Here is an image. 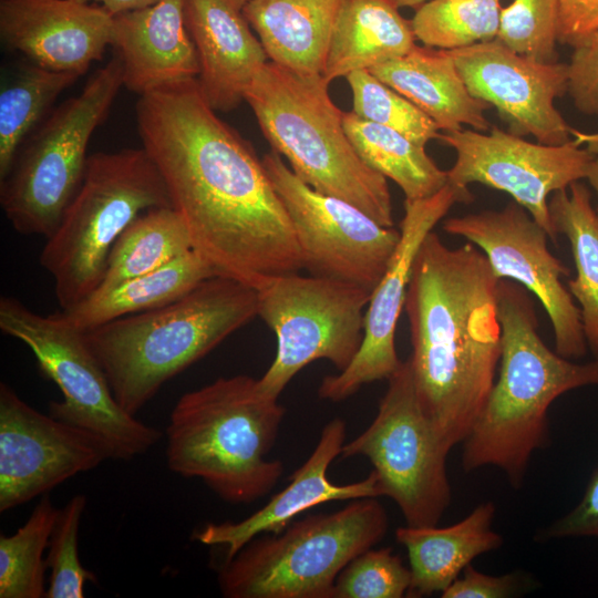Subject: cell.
Here are the masks:
<instances>
[{
    "label": "cell",
    "mask_w": 598,
    "mask_h": 598,
    "mask_svg": "<svg viewBox=\"0 0 598 598\" xmlns=\"http://www.w3.org/2000/svg\"><path fill=\"white\" fill-rule=\"evenodd\" d=\"M142 147L195 250L218 276L256 290L303 269L289 215L254 148L204 97L197 79L138 97Z\"/></svg>",
    "instance_id": "obj_1"
},
{
    "label": "cell",
    "mask_w": 598,
    "mask_h": 598,
    "mask_svg": "<svg viewBox=\"0 0 598 598\" xmlns=\"http://www.w3.org/2000/svg\"><path fill=\"white\" fill-rule=\"evenodd\" d=\"M499 280L475 245L452 248L434 231L414 259L404 302L408 359L421 408L448 452L468 434L496 380Z\"/></svg>",
    "instance_id": "obj_2"
},
{
    "label": "cell",
    "mask_w": 598,
    "mask_h": 598,
    "mask_svg": "<svg viewBox=\"0 0 598 598\" xmlns=\"http://www.w3.org/2000/svg\"><path fill=\"white\" fill-rule=\"evenodd\" d=\"M497 316L498 378L462 442V467L495 466L518 488L534 452L548 443L550 405L566 392L598 385V359L577 363L550 350L530 292L515 281L499 280Z\"/></svg>",
    "instance_id": "obj_3"
},
{
    "label": "cell",
    "mask_w": 598,
    "mask_h": 598,
    "mask_svg": "<svg viewBox=\"0 0 598 598\" xmlns=\"http://www.w3.org/2000/svg\"><path fill=\"white\" fill-rule=\"evenodd\" d=\"M258 316V291L215 276L159 308L85 331L118 404L136 413L164 383Z\"/></svg>",
    "instance_id": "obj_4"
},
{
    "label": "cell",
    "mask_w": 598,
    "mask_h": 598,
    "mask_svg": "<svg viewBox=\"0 0 598 598\" xmlns=\"http://www.w3.org/2000/svg\"><path fill=\"white\" fill-rule=\"evenodd\" d=\"M286 410L245 374L218 378L183 394L169 415V470L202 480L218 497L248 504L270 493L283 473L269 460Z\"/></svg>",
    "instance_id": "obj_5"
},
{
    "label": "cell",
    "mask_w": 598,
    "mask_h": 598,
    "mask_svg": "<svg viewBox=\"0 0 598 598\" xmlns=\"http://www.w3.org/2000/svg\"><path fill=\"white\" fill-rule=\"evenodd\" d=\"M320 76H303L271 61L245 93L272 151L313 189L346 200L377 223L394 227L386 178L369 167L354 150L343 113Z\"/></svg>",
    "instance_id": "obj_6"
},
{
    "label": "cell",
    "mask_w": 598,
    "mask_h": 598,
    "mask_svg": "<svg viewBox=\"0 0 598 598\" xmlns=\"http://www.w3.org/2000/svg\"><path fill=\"white\" fill-rule=\"evenodd\" d=\"M162 206H172L168 190L143 147L89 155L81 185L40 254L62 310L96 291L121 234Z\"/></svg>",
    "instance_id": "obj_7"
},
{
    "label": "cell",
    "mask_w": 598,
    "mask_h": 598,
    "mask_svg": "<svg viewBox=\"0 0 598 598\" xmlns=\"http://www.w3.org/2000/svg\"><path fill=\"white\" fill-rule=\"evenodd\" d=\"M377 497L309 515L278 534L256 536L218 570L226 598H333L336 580L385 536L389 517Z\"/></svg>",
    "instance_id": "obj_8"
},
{
    "label": "cell",
    "mask_w": 598,
    "mask_h": 598,
    "mask_svg": "<svg viewBox=\"0 0 598 598\" xmlns=\"http://www.w3.org/2000/svg\"><path fill=\"white\" fill-rule=\"evenodd\" d=\"M122 86V61L114 54L22 145L0 184V204L16 231L44 238L53 233L81 185L91 136Z\"/></svg>",
    "instance_id": "obj_9"
},
{
    "label": "cell",
    "mask_w": 598,
    "mask_h": 598,
    "mask_svg": "<svg viewBox=\"0 0 598 598\" xmlns=\"http://www.w3.org/2000/svg\"><path fill=\"white\" fill-rule=\"evenodd\" d=\"M0 329L24 343L61 390L62 401H51L49 414L97 437L112 460L130 461L161 440L159 430L118 404L85 331L63 311L41 315L17 298L1 297Z\"/></svg>",
    "instance_id": "obj_10"
},
{
    "label": "cell",
    "mask_w": 598,
    "mask_h": 598,
    "mask_svg": "<svg viewBox=\"0 0 598 598\" xmlns=\"http://www.w3.org/2000/svg\"><path fill=\"white\" fill-rule=\"evenodd\" d=\"M258 291V316L275 332V359L258 388L278 400L293 377L324 359L343 371L363 339L364 308L371 291L348 282L301 276H275Z\"/></svg>",
    "instance_id": "obj_11"
},
{
    "label": "cell",
    "mask_w": 598,
    "mask_h": 598,
    "mask_svg": "<svg viewBox=\"0 0 598 598\" xmlns=\"http://www.w3.org/2000/svg\"><path fill=\"white\" fill-rule=\"evenodd\" d=\"M443 446L417 399L409 359L388 379L371 424L344 443L343 458L364 456L382 496L400 508L406 525H437L452 501Z\"/></svg>",
    "instance_id": "obj_12"
},
{
    "label": "cell",
    "mask_w": 598,
    "mask_h": 598,
    "mask_svg": "<svg viewBox=\"0 0 598 598\" xmlns=\"http://www.w3.org/2000/svg\"><path fill=\"white\" fill-rule=\"evenodd\" d=\"M261 161L291 220L303 269L373 292L399 244L400 229L313 189L275 151Z\"/></svg>",
    "instance_id": "obj_13"
},
{
    "label": "cell",
    "mask_w": 598,
    "mask_h": 598,
    "mask_svg": "<svg viewBox=\"0 0 598 598\" xmlns=\"http://www.w3.org/2000/svg\"><path fill=\"white\" fill-rule=\"evenodd\" d=\"M443 230L486 256L495 276L523 286L542 303L554 331L555 350L567 359L586 355L581 317L563 278L569 268L548 248V233L516 202L499 210L447 218Z\"/></svg>",
    "instance_id": "obj_14"
},
{
    "label": "cell",
    "mask_w": 598,
    "mask_h": 598,
    "mask_svg": "<svg viewBox=\"0 0 598 598\" xmlns=\"http://www.w3.org/2000/svg\"><path fill=\"white\" fill-rule=\"evenodd\" d=\"M437 140L456 154L447 182L461 187L477 183L507 193L556 241L550 196L586 178L595 157L573 138L561 145L533 143L493 126L440 133Z\"/></svg>",
    "instance_id": "obj_15"
},
{
    "label": "cell",
    "mask_w": 598,
    "mask_h": 598,
    "mask_svg": "<svg viewBox=\"0 0 598 598\" xmlns=\"http://www.w3.org/2000/svg\"><path fill=\"white\" fill-rule=\"evenodd\" d=\"M473 199L468 187L447 184L434 195L404 200L400 240L388 268L373 290L364 313L363 339L352 362L337 374L322 379L318 395L341 402L364 384L388 380L400 367L395 348L398 321L406 298L416 254L434 226L457 203Z\"/></svg>",
    "instance_id": "obj_16"
},
{
    "label": "cell",
    "mask_w": 598,
    "mask_h": 598,
    "mask_svg": "<svg viewBox=\"0 0 598 598\" xmlns=\"http://www.w3.org/2000/svg\"><path fill=\"white\" fill-rule=\"evenodd\" d=\"M111 458L89 432L44 414L0 383V512L48 494Z\"/></svg>",
    "instance_id": "obj_17"
},
{
    "label": "cell",
    "mask_w": 598,
    "mask_h": 598,
    "mask_svg": "<svg viewBox=\"0 0 598 598\" xmlns=\"http://www.w3.org/2000/svg\"><path fill=\"white\" fill-rule=\"evenodd\" d=\"M448 51L470 93L495 107L508 132L546 145L573 140L554 104L567 93L566 63L536 61L497 39Z\"/></svg>",
    "instance_id": "obj_18"
},
{
    "label": "cell",
    "mask_w": 598,
    "mask_h": 598,
    "mask_svg": "<svg viewBox=\"0 0 598 598\" xmlns=\"http://www.w3.org/2000/svg\"><path fill=\"white\" fill-rule=\"evenodd\" d=\"M113 16L79 0H0V37L31 63L81 76L112 43Z\"/></svg>",
    "instance_id": "obj_19"
},
{
    "label": "cell",
    "mask_w": 598,
    "mask_h": 598,
    "mask_svg": "<svg viewBox=\"0 0 598 598\" xmlns=\"http://www.w3.org/2000/svg\"><path fill=\"white\" fill-rule=\"evenodd\" d=\"M346 422L336 417L328 422L320 439L306 460L292 474L290 483L270 501L239 522L208 523L194 532L193 539L204 545L226 547V559L234 557L254 537L282 532L299 515L332 501H353L382 496L372 471L364 480L338 485L327 473L346 443Z\"/></svg>",
    "instance_id": "obj_20"
},
{
    "label": "cell",
    "mask_w": 598,
    "mask_h": 598,
    "mask_svg": "<svg viewBox=\"0 0 598 598\" xmlns=\"http://www.w3.org/2000/svg\"><path fill=\"white\" fill-rule=\"evenodd\" d=\"M111 47L122 61L123 86L138 96L198 78L184 0H161L113 16Z\"/></svg>",
    "instance_id": "obj_21"
},
{
    "label": "cell",
    "mask_w": 598,
    "mask_h": 598,
    "mask_svg": "<svg viewBox=\"0 0 598 598\" xmlns=\"http://www.w3.org/2000/svg\"><path fill=\"white\" fill-rule=\"evenodd\" d=\"M185 20L195 45L197 82L208 104L229 112L245 101L257 72L269 61L241 10L225 0H184Z\"/></svg>",
    "instance_id": "obj_22"
},
{
    "label": "cell",
    "mask_w": 598,
    "mask_h": 598,
    "mask_svg": "<svg viewBox=\"0 0 598 598\" xmlns=\"http://www.w3.org/2000/svg\"><path fill=\"white\" fill-rule=\"evenodd\" d=\"M380 81L406 97L445 132L467 125L489 131L485 111L492 106L467 90L448 50L414 47L405 54L369 70Z\"/></svg>",
    "instance_id": "obj_23"
},
{
    "label": "cell",
    "mask_w": 598,
    "mask_h": 598,
    "mask_svg": "<svg viewBox=\"0 0 598 598\" xmlns=\"http://www.w3.org/2000/svg\"><path fill=\"white\" fill-rule=\"evenodd\" d=\"M495 505L484 502L462 520L446 526H402L395 539L406 548L411 570L408 597L443 592L477 556L498 549L503 538L492 529Z\"/></svg>",
    "instance_id": "obj_24"
},
{
    "label": "cell",
    "mask_w": 598,
    "mask_h": 598,
    "mask_svg": "<svg viewBox=\"0 0 598 598\" xmlns=\"http://www.w3.org/2000/svg\"><path fill=\"white\" fill-rule=\"evenodd\" d=\"M342 0H248L241 12L269 61L303 76H320Z\"/></svg>",
    "instance_id": "obj_25"
},
{
    "label": "cell",
    "mask_w": 598,
    "mask_h": 598,
    "mask_svg": "<svg viewBox=\"0 0 598 598\" xmlns=\"http://www.w3.org/2000/svg\"><path fill=\"white\" fill-rule=\"evenodd\" d=\"M411 22L390 0H342L321 76L329 84L409 52L415 43Z\"/></svg>",
    "instance_id": "obj_26"
},
{
    "label": "cell",
    "mask_w": 598,
    "mask_h": 598,
    "mask_svg": "<svg viewBox=\"0 0 598 598\" xmlns=\"http://www.w3.org/2000/svg\"><path fill=\"white\" fill-rule=\"evenodd\" d=\"M216 270L195 250L118 286L94 292L78 305L61 310L78 328L87 331L112 320L150 311L190 292Z\"/></svg>",
    "instance_id": "obj_27"
},
{
    "label": "cell",
    "mask_w": 598,
    "mask_h": 598,
    "mask_svg": "<svg viewBox=\"0 0 598 598\" xmlns=\"http://www.w3.org/2000/svg\"><path fill=\"white\" fill-rule=\"evenodd\" d=\"M557 235H565L573 254L576 277L568 290L580 311L588 349L598 359V215L589 188L579 182L554 193L548 202Z\"/></svg>",
    "instance_id": "obj_28"
},
{
    "label": "cell",
    "mask_w": 598,
    "mask_h": 598,
    "mask_svg": "<svg viewBox=\"0 0 598 598\" xmlns=\"http://www.w3.org/2000/svg\"><path fill=\"white\" fill-rule=\"evenodd\" d=\"M344 130L354 150L372 169L392 179L405 199L426 198L447 184L441 169L421 146L398 131L343 113Z\"/></svg>",
    "instance_id": "obj_29"
},
{
    "label": "cell",
    "mask_w": 598,
    "mask_h": 598,
    "mask_svg": "<svg viewBox=\"0 0 598 598\" xmlns=\"http://www.w3.org/2000/svg\"><path fill=\"white\" fill-rule=\"evenodd\" d=\"M190 250V236L178 213L172 206L150 208L113 245L95 292L153 271Z\"/></svg>",
    "instance_id": "obj_30"
},
{
    "label": "cell",
    "mask_w": 598,
    "mask_h": 598,
    "mask_svg": "<svg viewBox=\"0 0 598 598\" xmlns=\"http://www.w3.org/2000/svg\"><path fill=\"white\" fill-rule=\"evenodd\" d=\"M80 76L34 63L23 65L0 91V181L56 97Z\"/></svg>",
    "instance_id": "obj_31"
},
{
    "label": "cell",
    "mask_w": 598,
    "mask_h": 598,
    "mask_svg": "<svg viewBox=\"0 0 598 598\" xmlns=\"http://www.w3.org/2000/svg\"><path fill=\"white\" fill-rule=\"evenodd\" d=\"M59 509L48 494L27 522L11 535L0 536V598H43L47 589L43 557Z\"/></svg>",
    "instance_id": "obj_32"
},
{
    "label": "cell",
    "mask_w": 598,
    "mask_h": 598,
    "mask_svg": "<svg viewBox=\"0 0 598 598\" xmlns=\"http://www.w3.org/2000/svg\"><path fill=\"white\" fill-rule=\"evenodd\" d=\"M501 0H429L411 27L423 45L453 50L496 39Z\"/></svg>",
    "instance_id": "obj_33"
},
{
    "label": "cell",
    "mask_w": 598,
    "mask_h": 598,
    "mask_svg": "<svg viewBox=\"0 0 598 598\" xmlns=\"http://www.w3.org/2000/svg\"><path fill=\"white\" fill-rule=\"evenodd\" d=\"M346 79L352 112L359 117L393 128L421 146L439 137L440 128L430 116L369 70L354 71Z\"/></svg>",
    "instance_id": "obj_34"
},
{
    "label": "cell",
    "mask_w": 598,
    "mask_h": 598,
    "mask_svg": "<svg viewBox=\"0 0 598 598\" xmlns=\"http://www.w3.org/2000/svg\"><path fill=\"white\" fill-rule=\"evenodd\" d=\"M558 31V0H513L501 10L496 39L518 54L554 63Z\"/></svg>",
    "instance_id": "obj_35"
},
{
    "label": "cell",
    "mask_w": 598,
    "mask_h": 598,
    "mask_svg": "<svg viewBox=\"0 0 598 598\" xmlns=\"http://www.w3.org/2000/svg\"><path fill=\"white\" fill-rule=\"evenodd\" d=\"M85 507L86 496L79 494L59 509L45 558L51 570L45 598H83L85 582L96 579L79 559V528Z\"/></svg>",
    "instance_id": "obj_36"
},
{
    "label": "cell",
    "mask_w": 598,
    "mask_h": 598,
    "mask_svg": "<svg viewBox=\"0 0 598 598\" xmlns=\"http://www.w3.org/2000/svg\"><path fill=\"white\" fill-rule=\"evenodd\" d=\"M411 570L392 548H369L353 558L339 574L333 598L408 597Z\"/></svg>",
    "instance_id": "obj_37"
},
{
    "label": "cell",
    "mask_w": 598,
    "mask_h": 598,
    "mask_svg": "<svg viewBox=\"0 0 598 598\" xmlns=\"http://www.w3.org/2000/svg\"><path fill=\"white\" fill-rule=\"evenodd\" d=\"M567 76V93L575 107L598 115V30L573 47Z\"/></svg>",
    "instance_id": "obj_38"
},
{
    "label": "cell",
    "mask_w": 598,
    "mask_h": 598,
    "mask_svg": "<svg viewBox=\"0 0 598 598\" xmlns=\"http://www.w3.org/2000/svg\"><path fill=\"white\" fill-rule=\"evenodd\" d=\"M571 537L598 539V467L591 474L578 504L539 534V539L546 540Z\"/></svg>",
    "instance_id": "obj_39"
},
{
    "label": "cell",
    "mask_w": 598,
    "mask_h": 598,
    "mask_svg": "<svg viewBox=\"0 0 598 598\" xmlns=\"http://www.w3.org/2000/svg\"><path fill=\"white\" fill-rule=\"evenodd\" d=\"M524 581L516 573L488 575L471 564L441 594L443 598H508L522 591Z\"/></svg>",
    "instance_id": "obj_40"
},
{
    "label": "cell",
    "mask_w": 598,
    "mask_h": 598,
    "mask_svg": "<svg viewBox=\"0 0 598 598\" xmlns=\"http://www.w3.org/2000/svg\"><path fill=\"white\" fill-rule=\"evenodd\" d=\"M558 42L571 48L598 30V0H558Z\"/></svg>",
    "instance_id": "obj_41"
},
{
    "label": "cell",
    "mask_w": 598,
    "mask_h": 598,
    "mask_svg": "<svg viewBox=\"0 0 598 598\" xmlns=\"http://www.w3.org/2000/svg\"><path fill=\"white\" fill-rule=\"evenodd\" d=\"M86 3L99 4L112 16L145 8L157 3L161 0H79Z\"/></svg>",
    "instance_id": "obj_42"
},
{
    "label": "cell",
    "mask_w": 598,
    "mask_h": 598,
    "mask_svg": "<svg viewBox=\"0 0 598 598\" xmlns=\"http://www.w3.org/2000/svg\"><path fill=\"white\" fill-rule=\"evenodd\" d=\"M571 135L575 142L579 145H585V148L592 155H598V132L585 133L571 130Z\"/></svg>",
    "instance_id": "obj_43"
},
{
    "label": "cell",
    "mask_w": 598,
    "mask_h": 598,
    "mask_svg": "<svg viewBox=\"0 0 598 598\" xmlns=\"http://www.w3.org/2000/svg\"><path fill=\"white\" fill-rule=\"evenodd\" d=\"M585 179L589 183L590 187L596 194L597 203L595 209L598 215V155H596L590 162Z\"/></svg>",
    "instance_id": "obj_44"
},
{
    "label": "cell",
    "mask_w": 598,
    "mask_h": 598,
    "mask_svg": "<svg viewBox=\"0 0 598 598\" xmlns=\"http://www.w3.org/2000/svg\"><path fill=\"white\" fill-rule=\"evenodd\" d=\"M396 8H414L417 9L420 6L425 3L429 0H390Z\"/></svg>",
    "instance_id": "obj_45"
},
{
    "label": "cell",
    "mask_w": 598,
    "mask_h": 598,
    "mask_svg": "<svg viewBox=\"0 0 598 598\" xmlns=\"http://www.w3.org/2000/svg\"><path fill=\"white\" fill-rule=\"evenodd\" d=\"M237 9L241 10L248 0H225Z\"/></svg>",
    "instance_id": "obj_46"
}]
</instances>
